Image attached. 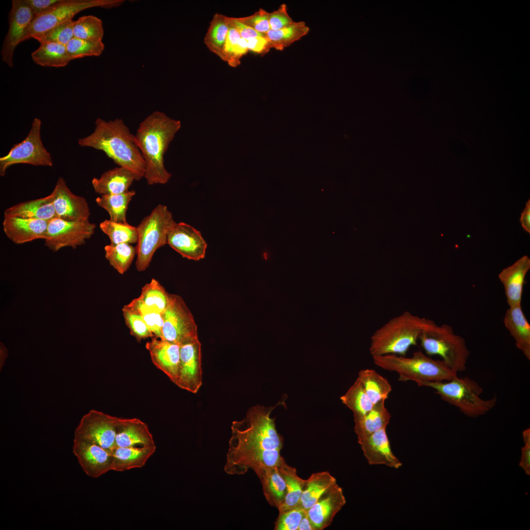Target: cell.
Masks as SVG:
<instances>
[{"mask_svg": "<svg viewBox=\"0 0 530 530\" xmlns=\"http://www.w3.org/2000/svg\"><path fill=\"white\" fill-rule=\"evenodd\" d=\"M274 408L254 406L243 419L232 423L224 468L226 474L242 475L249 469L279 466L284 461L280 454L283 438L270 416Z\"/></svg>", "mask_w": 530, "mask_h": 530, "instance_id": "6da1fadb", "label": "cell"}, {"mask_svg": "<svg viewBox=\"0 0 530 530\" xmlns=\"http://www.w3.org/2000/svg\"><path fill=\"white\" fill-rule=\"evenodd\" d=\"M181 127L179 120L159 111L139 124L134 137L145 162L144 177L148 185L165 184L171 177L165 168L164 156Z\"/></svg>", "mask_w": 530, "mask_h": 530, "instance_id": "7a4b0ae2", "label": "cell"}, {"mask_svg": "<svg viewBox=\"0 0 530 530\" xmlns=\"http://www.w3.org/2000/svg\"><path fill=\"white\" fill-rule=\"evenodd\" d=\"M94 132L80 138L81 147L104 152L115 164L132 171L139 181L144 177L145 164L134 135L121 119L106 121L98 118Z\"/></svg>", "mask_w": 530, "mask_h": 530, "instance_id": "3957f363", "label": "cell"}, {"mask_svg": "<svg viewBox=\"0 0 530 530\" xmlns=\"http://www.w3.org/2000/svg\"><path fill=\"white\" fill-rule=\"evenodd\" d=\"M434 322L409 311L403 312L373 333L369 348L371 355L405 356L412 346L417 345L421 333Z\"/></svg>", "mask_w": 530, "mask_h": 530, "instance_id": "277c9868", "label": "cell"}, {"mask_svg": "<svg viewBox=\"0 0 530 530\" xmlns=\"http://www.w3.org/2000/svg\"><path fill=\"white\" fill-rule=\"evenodd\" d=\"M372 357L377 367L397 373L400 381H443L457 376L443 360H434L421 351L409 357L396 354Z\"/></svg>", "mask_w": 530, "mask_h": 530, "instance_id": "5b68a950", "label": "cell"}, {"mask_svg": "<svg viewBox=\"0 0 530 530\" xmlns=\"http://www.w3.org/2000/svg\"><path fill=\"white\" fill-rule=\"evenodd\" d=\"M419 386H425L434 390L445 401L457 408L464 415L472 418L484 415L491 410L497 402L496 397L484 399L481 398L483 390L473 379L456 376L443 381H421Z\"/></svg>", "mask_w": 530, "mask_h": 530, "instance_id": "8992f818", "label": "cell"}, {"mask_svg": "<svg viewBox=\"0 0 530 530\" xmlns=\"http://www.w3.org/2000/svg\"><path fill=\"white\" fill-rule=\"evenodd\" d=\"M419 341L426 354L440 356L455 374L466 370L470 351L464 339L450 325L434 322L421 333Z\"/></svg>", "mask_w": 530, "mask_h": 530, "instance_id": "52a82bcc", "label": "cell"}, {"mask_svg": "<svg viewBox=\"0 0 530 530\" xmlns=\"http://www.w3.org/2000/svg\"><path fill=\"white\" fill-rule=\"evenodd\" d=\"M176 224L172 213L162 204H159L142 220L136 227L135 267L138 271H145L157 250L167 244L168 234Z\"/></svg>", "mask_w": 530, "mask_h": 530, "instance_id": "ba28073f", "label": "cell"}, {"mask_svg": "<svg viewBox=\"0 0 530 530\" xmlns=\"http://www.w3.org/2000/svg\"><path fill=\"white\" fill-rule=\"evenodd\" d=\"M124 2V0H63L35 17L26 30L22 42L73 19L75 15L85 9L96 7L111 8L121 5Z\"/></svg>", "mask_w": 530, "mask_h": 530, "instance_id": "9c48e42d", "label": "cell"}, {"mask_svg": "<svg viewBox=\"0 0 530 530\" xmlns=\"http://www.w3.org/2000/svg\"><path fill=\"white\" fill-rule=\"evenodd\" d=\"M42 122L35 118L26 137L15 144L6 155L0 158V175L3 176L7 168L16 164L51 167L53 163L50 153L44 146L41 138Z\"/></svg>", "mask_w": 530, "mask_h": 530, "instance_id": "30bf717a", "label": "cell"}, {"mask_svg": "<svg viewBox=\"0 0 530 530\" xmlns=\"http://www.w3.org/2000/svg\"><path fill=\"white\" fill-rule=\"evenodd\" d=\"M163 325L161 339L180 345L198 339L194 317L179 295L170 294L169 305L162 314Z\"/></svg>", "mask_w": 530, "mask_h": 530, "instance_id": "8fae6325", "label": "cell"}, {"mask_svg": "<svg viewBox=\"0 0 530 530\" xmlns=\"http://www.w3.org/2000/svg\"><path fill=\"white\" fill-rule=\"evenodd\" d=\"M96 225L89 220L72 221L55 217L48 221L45 244L53 252L84 244L94 234Z\"/></svg>", "mask_w": 530, "mask_h": 530, "instance_id": "7c38bea8", "label": "cell"}, {"mask_svg": "<svg viewBox=\"0 0 530 530\" xmlns=\"http://www.w3.org/2000/svg\"><path fill=\"white\" fill-rule=\"evenodd\" d=\"M118 418L92 409L81 418L74 436L93 442L112 451L116 448Z\"/></svg>", "mask_w": 530, "mask_h": 530, "instance_id": "4fadbf2b", "label": "cell"}, {"mask_svg": "<svg viewBox=\"0 0 530 530\" xmlns=\"http://www.w3.org/2000/svg\"><path fill=\"white\" fill-rule=\"evenodd\" d=\"M35 17L30 7L24 0H13L9 14V28L3 43L2 60L9 67L14 66L15 49L22 42L26 30Z\"/></svg>", "mask_w": 530, "mask_h": 530, "instance_id": "5bb4252c", "label": "cell"}, {"mask_svg": "<svg viewBox=\"0 0 530 530\" xmlns=\"http://www.w3.org/2000/svg\"><path fill=\"white\" fill-rule=\"evenodd\" d=\"M73 452L84 472L97 478L112 470V452L91 441L74 436Z\"/></svg>", "mask_w": 530, "mask_h": 530, "instance_id": "9a60e30c", "label": "cell"}, {"mask_svg": "<svg viewBox=\"0 0 530 530\" xmlns=\"http://www.w3.org/2000/svg\"><path fill=\"white\" fill-rule=\"evenodd\" d=\"M51 193L56 217L72 221L89 220L90 212L86 199L73 193L62 177L58 179Z\"/></svg>", "mask_w": 530, "mask_h": 530, "instance_id": "2e32d148", "label": "cell"}, {"mask_svg": "<svg viewBox=\"0 0 530 530\" xmlns=\"http://www.w3.org/2000/svg\"><path fill=\"white\" fill-rule=\"evenodd\" d=\"M202 384L201 344L197 339L180 345V372L176 385L195 394Z\"/></svg>", "mask_w": 530, "mask_h": 530, "instance_id": "e0dca14e", "label": "cell"}, {"mask_svg": "<svg viewBox=\"0 0 530 530\" xmlns=\"http://www.w3.org/2000/svg\"><path fill=\"white\" fill-rule=\"evenodd\" d=\"M167 244L183 257L194 261L204 258L207 247L201 232L184 222L176 223L170 230Z\"/></svg>", "mask_w": 530, "mask_h": 530, "instance_id": "ac0fdd59", "label": "cell"}, {"mask_svg": "<svg viewBox=\"0 0 530 530\" xmlns=\"http://www.w3.org/2000/svg\"><path fill=\"white\" fill-rule=\"evenodd\" d=\"M145 347L154 365L176 385L180 372V345L153 337Z\"/></svg>", "mask_w": 530, "mask_h": 530, "instance_id": "d6986e66", "label": "cell"}, {"mask_svg": "<svg viewBox=\"0 0 530 530\" xmlns=\"http://www.w3.org/2000/svg\"><path fill=\"white\" fill-rule=\"evenodd\" d=\"M345 503L343 489L338 484L327 490L307 511L314 530H322L331 525Z\"/></svg>", "mask_w": 530, "mask_h": 530, "instance_id": "ffe728a7", "label": "cell"}, {"mask_svg": "<svg viewBox=\"0 0 530 530\" xmlns=\"http://www.w3.org/2000/svg\"><path fill=\"white\" fill-rule=\"evenodd\" d=\"M371 465H385L398 469L402 463L393 453L386 432L383 428L358 442Z\"/></svg>", "mask_w": 530, "mask_h": 530, "instance_id": "44dd1931", "label": "cell"}, {"mask_svg": "<svg viewBox=\"0 0 530 530\" xmlns=\"http://www.w3.org/2000/svg\"><path fill=\"white\" fill-rule=\"evenodd\" d=\"M48 224L46 220L5 216L2 227L5 235L10 240L20 244L38 239H45Z\"/></svg>", "mask_w": 530, "mask_h": 530, "instance_id": "7402d4cb", "label": "cell"}, {"mask_svg": "<svg viewBox=\"0 0 530 530\" xmlns=\"http://www.w3.org/2000/svg\"><path fill=\"white\" fill-rule=\"evenodd\" d=\"M530 268V259L524 255L499 273L509 307L521 305L525 277Z\"/></svg>", "mask_w": 530, "mask_h": 530, "instance_id": "603a6c76", "label": "cell"}, {"mask_svg": "<svg viewBox=\"0 0 530 530\" xmlns=\"http://www.w3.org/2000/svg\"><path fill=\"white\" fill-rule=\"evenodd\" d=\"M116 447H155L148 425L138 418H118L115 437Z\"/></svg>", "mask_w": 530, "mask_h": 530, "instance_id": "cb8c5ba5", "label": "cell"}, {"mask_svg": "<svg viewBox=\"0 0 530 530\" xmlns=\"http://www.w3.org/2000/svg\"><path fill=\"white\" fill-rule=\"evenodd\" d=\"M504 323L514 338L516 347L530 360V324L521 305L509 307L504 316Z\"/></svg>", "mask_w": 530, "mask_h": 530, "instance_id": "d4e9b609", "label": "cell"}, {"mask_svg": "<svg viewBox=\"0 0 530 530\" xmlns=\"http://www.w3.org/2000/svg\"><path fill=\"white\" fill-rule=\"evenodd\" d=\"M134 181L136 177L132 171L119 166L105 172L100 178H94L91 183L95 192L111 195L128 191Z\"/></svg>", "mask_w": 530, "mask_h": 530, "instance_id": "484cf974", "label": "cell"}, {"mask_svg": "<svg viewBox=\"0 0 530 530\" xmlns=\"http://www.w3.org/2000/svg\"><path fill=\"white\" fill-rule=\"evenodd\" d=\"M15 216L46 221L56 217L52 193L42 198L24 201L7 208L4 217Z\"/></svg>", "mask_w": 530, "mask_h": 530, "instance_id": "4316f807", "label": "cell"}, {"mask_svg": "<svg viewBox=\"0 0 530 530\" xmlns=\"http://www.w3.org/2000/svg\"><path fill=\"white\" fill-rule=\"evenodd\" d=\"M278 467H264L254 471L260 480L267 502L277 509L283 503L286 493V482Z\"/></svg>", "mask_w": 530, "mask_h": 530, "instance_id": "83f0119b", "label": "cell"}, {"mask_svg": "<svg viewBox=\"0 0 530 530\" xmlns=\"http://www.w3.org/2000/svg\"><path fill=\"white\" fill-rule=\"evenodd\" d=\"M156 450V446L116 447L112 451V470L124 472L142 468Z\"/></svg>", "mask_w": 530, "mask_h": 530, "instance_id": "f1b7e54d", "label": "cell"}, {"mask_svg": "<svg viewBox=\"0 0 530 530\" xmlns=\"http://www.w3.org/2000/svg\"><path fill=\"white\" fill-rule=\"evenodd\" d=\"M385 400L374 404L371 409L363 416L354 418V431L358 442L371 434L386 428L391 415L385 406Z\"/></svg>", "mask_w": 530, "mask_h": 530, "instance_id": "f546056e", "label": "cell"}, {"mask_svg": "<svg viewBox=\"0 0 530 530\" xmlns=\"http://www.w3.org/2000/svg\"><path fill=\"white\" fill-rule=\"evenodd\" d=\"M336 483V479L328 471L313 473L306 479L300 505L308 511L327 490Z\"/></svg>", "mask_w": 530, "mask_h": 530, "instance_id": "4dcf8cb0", "label": "cell"}, {"mask_svg": "<svg viewBox=\"0 0 530 530\" xmlns=\"http://www.w3.org/2000/svg\"><path fill=\"white\" fill-rule=\"evenodd\" d=\"M278 467L286 484L284 500L278 508L279 512H281L299 504L306 479L299 477L296 469L288 465L285 460Z\"/></svg>", "mask_w": 530, "mask_h": 530, "instance_id": "1f68e13d", "label": "cell"}, {"mask_svg": "<svg viewBox=\"0 0 530 530\" xmlns=\"http://www.w3.org/2000/svg\"><path fill=\"white\" fill-rule=\"evenodd\" d=\"M31 58L35 63L44 67H65L71 60L66 45L52 42L41 43L32 53Z\"/></svg>", "mask_w": 530, "mask_h": 530, "instance_id": "d6a6232c", "label": "cell"}, {"mask_svg": "<svg viewBox=\"0 0 530 530\" xmlns=\"http://www.w3.org/2000/svg\"><path fill=\"white\" fill-rule=\"evenodd\" d=\"M357 379L373 405L386 400L392 391L389 381L374 370L366 369L360 371Z\"/></svg>", "mask_w": 530, "mask_h": 530, "instance_id": "836d02e7", "label": "cell"}, {"mask_svg": "<svg viewBox=\"0 0 530 530\" xmlns=\"http://www.w3.org/2000/svg\"><path fill=\"white\" fill-rule=\"evenodd\" d=\"M135 194L134 190L111 195H101L96 199L98 206L107 211L109 220L119 223L128 224L126 220V212L129 204Z\"/></svg>", "mask_w": 530, "mask_h": 530, "instance_id": "e575fe53", "label": "cell"}, {"mask_svg": "<svg viewBox=\"0 0 530 530\" xmlns=\"http://www.w3.org/2000/svg\"><path fill=\"white\" fill-rule=\"evenodd\" d=\"M229 28L226 16L216 13L210 22L204 39V43L209 50L222 60Z\"/></svg>", "mask_w": 530, "mask_h": 530, "instance_id": "d590c367", "label": "cell"}, {"mask_svg": "<svg viewBox=\"0 0 530 530\" xmlns=\"http://www.w3.org/2000/svg\"><path fill=\"white\" fill-rule=\"evenodd\" d=\"M309 29L304 22H293L282 29H270L265 35L268 40L271 48L282 50L307 35Z\"/></svg>", "mask_w": 530, "mask_h": 530, "instance_id": "8d00e7d4", "label": "cell"}, {"mask_svg": "<svg viewBox=\"0 0 530 530\" xmlns=\"http://www.w3.org/2000/svg\"><path fill=\"white\" fill-rule=\"evenodd\" d=\"M170 297V294L154 278L142 287L138 297L146 306L162 314L169 305Z\"/></svg>", "mask_w": 530, "mask_h": 530, "instance_id": "74e56055", "label": "cell"}, {"mask_svg": "<svg viewBox=\"0 0 530 530\" xmlns=\"http://www.w3.org/2000/svg\"><path fill=\"white\" fill-rule=\"evenodd\" d=\"M340 399L352 411L354 418L364 416L373 406L357 378L347 391L340 397Z\"/></svg>", "mask_w": 530, "mask_h": 530, "instance_id": "f35d334b", "label": "cell"}, {"mask_svg": "<svg viewBox=\"0 0 530 530\" xmlns=\"http://www.w3.org/2000/svg\"><path fill=\"white\" fill-rule=\"evenodd\" d=\"M105 257L110 265L121 274L129 268L136 254L131 244H110L104 247Z\"/></svg>", "mask_w": 530, "mask_h": 530, "instance_id": "ab89813d", "label": "cell"}, {"mask_svg": "<svg viewBox=\"0 0 530 530\" xmlns=\"http://www.w3.org/2000/svg\"><path fill=\"white\" fill-rule=\"evenodd\" d=\"M100 228L109 238L110 244L135 243L138 239L137 227L105 220L100 223Z\"/></svg>", "mask_w": 530, "mask_h": 530, "instance_id": "60d3db41", "label": "cell"}, {"mask_svg": "<svg viewBox=\"0 0 530 530\" xmlns=\"http://www.w3.org/2000/svg\"><path fill=\"white\" fill-rule=\"evenodd\" d=\"M74 37L92 41H102L104 31L102 20L93 15L83 16L74 21Z\"/></svg>", "mask_w": 530, "mask_h": 530, "instance_id": "b9f144b4", "label": "cell"}, {"mask_svg": "<svg viewBox=\"0 0 530 530\" xmlns=\"http://www.w3.org/2000/svg\"><path fill=\"white\" fill-rule=\"evenodd\" d=\"M68 54L72 60L86 56H99L105 49L102 41H92L73 37L66 45Z\"/></svg>", "mask_w": 530, "mask_h": 530, "instance_id": "7bdbcfd3", "label": "cell"}, {"mask_svg": "<svg viewBox=\"0 0 530 530\" xmlns=\"http://www.w3.org/2000/svg\"><path fill=\"white\" fill-rule=\"evenodd\" d=\"M122 311L126 325L129 329L131 334L138 342L155 337L140 315L129 304L124 305Z\"/></svg>", "mask_w": 530, "mask_h": 530, "instance_id": "ee69618b", "label": "cell"}, {"mask_svg": "<svg viewBox=\"0 0 530 530\" xmlns=\"http://www.w3.org/2000/svg\"><path fill=\"white\" fill-rule=\"evenodd\" d=\"M74 23L73 19L64 21L48 30L33 36L32 38L37 40L40 43L52 42L66 45L74 37Z\"/></svg>", "mask_w": 530, "mask_h": 530, "instance_id": "f6af8a7d", "label": "cell"}, {"mask_svg": "<svg viewBox=\"0 0 530 530\" xmlns=\"http://www.w3.org/2000/svg\"><path fill=\"white\" fill-rule=\"evenodd\" d=\"M129 304L140 315L154 336L161 339L163 325L162 314L146 306L138 297Z\"/></svg>", "mask_w": 530, "mask_h": 530, "instance_id": "bcb514c9", "label": "cell"}, {"mask_svg": "<svg viewBox=\"0 0 530 530\" xmlns=\"http://www.w3.org/2000/svg\"><path fill=\"white\" fill-rule=\"evenodd\" d=\"M307 512L299 504L293 508L279 512L274 530H297L302 518Z\"/></svg>", "mask_w": 530, "mask_h": 530, "instance_id": "7dc6e473", "label": "cell"}, {"mask_svg": "<svg viewBox=\"0 0 530 530\" xmlns=\"http://www.w3.org/2000/svg\"><path fill=\"white\" fill-rule=\"evenodd\" d=\"M268 13L265 9L260 8L251 15L238 19L257 31L265 34L270 29Z\"/></svg>", "mask_w": 530, "mask_h": 530, "instance_id": "c3c4849f", "label": "cell"}, {"mask_svg": "<svg viewBox=\"0 0 530 530\" xmlns=\"http://www.w3.org/2000/svg\"><path fill=\"white\" fill-rule=\"evenodd\" d=\"M270 29L278 30L286 27L294 22L287 12L286 4H282L279 8L268 13Z\"/></svg>", "mask_w": 530, "mask_h": 530, "instance_id": "681fc988", "label": "cell"}, {"mask_svg": "<svg viewBox=\"0 0 530 530\" xmlns=\"http://www.w3.org/2000/svg\"><path fill=\"white\" fill-rule=\"evenodd\" d=\"M226 20L229 25L237 30L241 38L246 40L259 36H265V34L257 31L252 27L239 21L238 18L226 16Z\"/></svg>", "mask_w": 530, "mask_h": 530, "instance_id": "f907efd6", "label": "cell"}, {"mask_svg": "<svg viewBox=\"0 0 530 530\" xmlns=\"http://www.w3.org/2000/svg\"><path fill=\"white\" fill-rule=\"evenodd\" d=\"M525 446L521 448L522 454L519 466L530 475V428L524 430L522 432Z\"/></svg>", "mask_w": 530, "mask_h": 530, "instance_id": "816d5d0a", "label": "cell"}, {"mask_svg": "<svg viewBox=\"0 0 530 530\" xmlns=\"http://www.w3.org/2000/svg\"><path fill=\"white\" fill-rule=\"evenodd\" d=\"M247 41L240 38L234 48L232 53L227 63L231 67L239 65L240 59L248 51Z\"/></svg>", "mask_w": 530, "mask_h": 530, "instance_id": "f5cc1de1", "label": "cell"}, {"mask_svg": "<svg viewBox=\"0 0 530 530\" xmlns=\"http://www.w3.org/2000/svg\"><path fill=\"white\" fill-rule=\"evenodd\" d=\"M240 38L241 37L237 30L229 25V30L224 48L223 61L227 62L229 59L234 48Z\"/></svg>", "mask_w": 530, "mask_h": 530, "instance_id": "db71d44e", "label": "cell"}, {"mask_svg": "<svg viewBox=\"0 0 530 530\" xmlns=\"http://www.w3.org/2000/svg\"><path fill=\"white\" fill-rule=\"evenodd\" d=\"M63 0H24L31 8L35 17L48 11Z\"/></svg>", "mask_w": 530, "mask_h": 530, "instance_id": "11a10c76", "label": "cell"}, {"mask_svg": "<svg viewBox=\"0 0 530 530\" xmlns=\"http://www.w3.org/2000/svg\"><path fill=\"white\" fill-rule=\"evenodd\" d=\"M246 41L248 50L257 53H266L271 49L265 35L253 38Z\"/></svg>", "mask_w": 530, "mask_h": 530, "instance_id": "9f6ffc18", "label": "cell"}, {"mask_svg": "<svg viewBox=\"0 0 530 530\" xmlns=\"http://www.w3.org/2000/svg\"><path fill=\"white\" fill-rule=\"evenodd\" d=\"M523 229L527 232L530 233V200L527 202L526 206L523 210L520 218Z\"/></svg>", "mask_w": 530, "mask_h": 530, "instance_id": "6f0895ef", "label": "cell"}, {"mask_svg": "<svg viewBox=\"0 0 530 530\" xmlns=\"http://www.w3.org/2000/svg\"><path fill=\"white\" fill-rule=\"evenodd\" d=\"M297 530H314L307 512L304 514L302 518L298 527Z\"/></svg>", "mask_w": 530, "mask_h": 530, "instance_id": "680465c9", "label": "cell"}]
</instances>
